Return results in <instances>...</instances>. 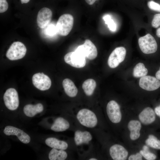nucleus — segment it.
I'll return each instance as SVG.
<instances>
[{
	"instance_id": "1",
	"label": "nucleus",
	"mask_w": 160,
	"mask_h": 160,
	"mask_svg": "<svg viewBox=\"0 0 160 160\" xmlns=\"http://www.w3.org/2000/svg\"><path fill=\"white\" fill-rule=\"evenodd\" d=\"M73 22V17L70 14H65L61 15L56 25L57 33L62 36L67 35L72 29Z\"/></svg>"
},
{
	"instance_id": "2",
	"label": "nucleus",
	"mask_w": 160,
	"mask_h": 160,
	"mask_svg": "<svg viewBox=\"0 0 160 160\" xmlns=\"http://www.w3.org/2000/svg\"><path fill=\"white\" fill-rule=\"evenodd\" d=\"M76 118L82 125L88 128H93L97 124V119L95 114L87 109L80 110L77 114Z\"/></svg>"
},
{
	"instance_id": "3",
	"label": "nucleus",
	"mask_w": 160,
	"mask_h": 160,
	"mask_svg": "<svg viewBox=\"0 0 160 160\" xmlns=\"http://www.w3.org/2000/svg\"><path fill=\"white\" fill-rule=\"evenodd\" d=\"M138 42L141 51L144 53H153L157 50V44L156 41L149 33L140 37L138 39Z\"/></svg>"
},
{
	"instance_id": "4",
	"label": "nucleus",
	"mask_w": 160,
	"mask_h": 160,
	"mask_svg": "<svg viewBox=\"0 0 160 160\" xmlns=\"http://www.w3.org/2000/svg\"><path fill=\"white\" fill-rule=\"evenodd\" d=\"M26 51V48L23 44L18 41L14 42L7 50L6 56L10 60H16L24 57Z\"/></svg>"
},
{
	"instance_id": "5",
	"label": "nucleus",
	"mask_w": 160,
	"mask_h": 160,
	"mask_svg": "<svg viewBox=\"0 0 160 160\" xmlns=\"http://www.w3.org/2000/svg\"><path fill=\"white\" fill-rule=\"evenodd\" d=\"M3 99L5 105L9 110L14 111L18 107V94L15 89L9 88L7 89L4 95Z\"/></svg>"
},
{
	"instance_id": "6",
	"label": "nucleus",
	"mask_w": 160,
	"mask_h": 160,
	"mask_svg": "<svg viewBox=\"0 0 160 160\" xmlns=\"http://www.w3.org/2000/svg\"><path fill=\"white\" fill-rule=\"evenodd\" d=\"M64 59L66 63L76 68L83 67L86 64L85 57L76 50L67 53L64 56Z\"/></svg>"
},
{
	"instance_id": "7",
	"label": "nucleus",
	"mask_w": 160,
	"mask_h": 160,
	"mask_svg": "<svg viewBox=\"0 0 160 160\" xmlns=\"http://www.w3.org/2000/svg\"><path fill=\"white\" fill-rule=\"evenodd\" d=\"M126 53L125 48L123 47L116 48L110 55L108 60V64L111 68L117 67L125 59Z\"/></svg>"
},
{
	"instance_id": "8",
	"label": "nucleus",
	"mask_w": 160,
	"mask_h": 160,
	"mask_svg": "<svg viewBox=\"0 0 160 160\" xmlns=\"http://www.w3.org/2000/svg\"><path fill=\"white\" fill-rule=\"evenodd\" d=\"M90 60L95 59L97 55V48L89 40L86 39L84 43L79 46L75 50Z\"/></svg>"
},
{
	"instance_id": "9",
	"label": "nucleus",
	"mask_w": 160,
	"mask_h": 160,
	"mask_svg": "<svg viewBox=\"0 0 160 160\" xmlns=\"http://www.w3.org/2000/svg\"><path fill=\"white\" fill-rule=\"evenodd\" d=\"M32 81L34 86L41 90H48L51 86L50 79L43 73H36L33 75Z\"/></svg>"
},
{
	"instance_id": "10",
	"label": "nucleus",
	"mask_w": 160,
	"mask_h": 160,
	"mask_svg": "<svg viewBox=\"0 0 160 160\" xmlns=\"http://www.w3.org/2000/svg\"><path fill=\"white\" fill-rule=\"evenodd\" d=\"M106 111L108 116L112 122L117 123L120 122L121 118V113L119 106L116 101L112 100L108 103Z\"/></svg>"
},
{
	"instance_id": "11",
	"label": "nucleus",
	"mask_w": 160,
	"mask_h": 160,
	"mask_svg": "<svg viewBox=\"0 0 160 160\" xmlns=\"http://www.w3.org/2000/svg\"><path fill=\"white\" fill-rule=\"evenodd\" d=\"M140 86L148 91L155 90L160 87V81L156 78L149 76H145L140 79Z\"/></svg>"
},
{
	"instance_id": "12",
	"label": "nucleus",
	"mask_w": 160,
	"mask_h": 160,
	"mask_svg": "<svg viewBox=\"0 0 160 160\" xmlns=\"http://www.w3.org/2000/svg\"><path fill=\"white\" fill-rule=\"evenodd\" d=\"M4 133L7 135L16 136L19 140L25 144L29 143L31 140L30 136L23 130L11 126H6L4 130Z\"/></svg>"
},
{
	"instance_id": "13",
	"label": "nucleus",
	"mask_w": 160,
	"mask_h": 160,
	"mask_svg": "<svg viewBox=\"0 0 160 160\" xmlns=\"http://www.w3.org/2000/svg\"><path fill=\"white\" fill-rule=\"evenodd\" d=\"M52 16L51 10L47 7L41 8L39 11L37 17L38 26L41 28L46 27L50 23Z\"/></svg>"
},
{
	"instance_id": "14",
	"label": "nucleus",
	"mask_w": 160,
	"mask_h": 160,
	"mask_svg": "<svg viewBox=\"0 0 160 160\" xmlns=\"http://www.w3.org/2000/svg\"><path fill=\"white\" fill-rule=\"evenodd\" d=\"M110 155L114 160H126L128 155L127 150L122 145L115 144L111 146L109 149Z\"/></svg>"
},
{
	"instance_id": "15",
	"label": "nucleus",
	"mask_w": 160,
	"mask_h": 160,
	"mask_svg": "<svg viewBox=\"0 0 160 160\" xmlns=\"http://www.w3.org/2000/svg\"><path fill=\"white\" fill-rule=\"evenodd\" d=\"M139 118L141 122L145 124H148L153 122L155 119V115L152 109L147 107L140 113Z\"/></svg>"
},
{
	"instance_id": "16",
	"label": "nucleus",
	"mask_w": 160,
	"mask_h": 160,
	"mask_svg": "<svg viewBox=\"0 0 160 160\" xmlns=\"http://www.w3.org/2000/svg\"><path fill=\"white\" fill-rule=\"evenodd\" d=\"M91 133L87 131H81L77 130L74 133V140L76 144L79 145L82 144H88L92 140Z\"/></svg>"
},
{
	"instance_id": "17",
	"label": "nucleus",
	"mask_w": 160,
	"mask_h": 160,
	"mask_svg": "<svg viewBox=\"0 0 160 160\" xmlns=\"http://www.w3.org/2000/svg\"><path fill=\"white\" fill-rule=\"evenodd\" d=\"M141 127V124L138 121L132 120L129 122L128 127L130 132V137L132 140H135L139 138Z\"/></svg>"
},
{
	"instance_id": "18",
	"label": "nucleus",
	"mask_w": 160,
	"mask_h": 160,
	"mask_svg": "<svg viewBox=\"0 0 160 160\" xmlns=\"http://www.w3.org/2000/svg\"><path fill=\"white\" fill-rule=\"evenodd\" d=\"M44 110L43 105L41 103L35 105L28 104L25 106L23 108V112L27 116L32 117L37 114L41 112Z\"/></svg>"
},
{
	"instance_id": "19",
	"label": "nucleus",
	"mask_w": 160,
	"mask_h": 160,
	"mask_svg": "<svg viewBox=\"0 0 160 160\" xmlns=\"http://www.w3.org/2000/svg\"><path fill=\"white\" fill-rule=\"evenodd\" d=\"M69 127V122L64 118L60 117L55 120L51 129L54 131L60 132L65 131Z\"/></svg>"
},
{
	"instance_id": "20",
	"label": "nucleus",
	"mask_w": 160,
	"mask_h": 160,
	"mask_svg": "<svg viewBox=\"0 0 160 160\" xmlns=\"http://www.w3.org/2000/svg\"><path fill=\"white\" fill-rule=\"evenodd\" d=\"M63 85L66 94L71 97H75L78 93V89L74 83L69 79H65L63 81Z\"/></svg>"
},
{
	"instance_id": "21",
	"label": "nucleus",
	"mask_w": 160,
	"mask_h": 160,
	"mask_svg": "<svg viewBox=\"0 0 160 160\" xmlns=\"http://www.w3.org/2000/svg\"><path fill=\"white\" fill-rule=\"evenodd\" d=\"M46 144L49 147L57 149L65 150L68 146L67 143L55 137H49L45 141Z\"/></svg>"
},
{
	"instance_id": "22",
	"label": "nucleus",
	"mask_w": 160,
	"mask_h": 160,
	"mask_svg": "<svg viewBox=\"0 0 160 160\" xmlns=\"http://www.w3.org/2000/svg\"><path fill=\"white\" fill-rule=\"evenodd\" d=\"M68 154L64 150L53 148L51 150L49 154L50 160H64L67 158Z\"/></svg>"
},
{
	"instance_id": "23",
	"label": "nucleus",
	"mask_w": 160,
	"mask_h": 160,
	"mask_svg": "<svg viewBox=\"0 0 160 160\" xmlns=\"http://www.w3.org/2000/svg\"><path fill=\"white\" fill-rule=\"evenodd\" d=\"M96 86L95 81L90 79L86 80L83 82L82 87L86 95L90 96L93 94Z\"/></svg>"
},
{
	"instance_id": "24",
	"label": "nucleus",
	"mask_w": 160,
	"mask_h": 160,
	"mask_svg": "<svg viewBox=\"0 0 160 160\" xmlns=\"http://www.w3.org/2000/svg\"><path fill=\"white\" fill-rule=\"evenodd\" d=\"M148 73L147 69L142 63H139L135 67L133 72L134 77L137 78L142 77L147 75Z\"/></svg>"
},
{
	"instance_id": "25",
	"label": "nucleus",
	"mask_w": 160,
	"mask_h": 160,
	"mask_svg": "<svg viewBox=\"0 0 160 160\" xmlns=\"http://www.w3.org/2000/svg\"><path fill=\"white\" fill-rule=\"evenodd\" d=\"M146 144L150 147L157 149H160V140L153 135H150L145 141Z\"/></svg>"
},
{
	"instance_id": "26",
	"label": "nucleus",
	"mask_w": 160,
	"mask_h": 160,
	"mask_svg": "<svg viewBox=\"0 0 160 160\" xmlns=\"http://www.w3.org/2000/svg\"><path fill=\"white\" fill-rule=\"evenodd\" d=\"M103 19L105 21V23L108 25L109 30L115 32L116 29V25L114 20L111 18V17L109 15H106L103 17Z\"/></svg>"
},
{
	"instance_id": "27",
	"label": "nucleus",
	"mask_w": 160,
	"mask_h": 160,
	"mask_svg": "<svg viewBox=\"0 0 160 160\" xmlns=\"http://www.w3.org/2000/svg\"><path fill=\"white\" fill-rule=\"evenodd\" d=\"M140 153L147 160H153L156 158V156L154 154L150 152L149 150H141L140 151Z\"/></svg>"
},
{
	"instance_id": "28",
	"label": "nucleus",
	"mask_w": 160,
	"mask_h": 160,
	"mask_svg": "<svg viewBox=\"0 0 160 160\" xmlns=\"http://www.w3.org/2000/svg\"><path fill=\"white\" fill-rule=\"evenodd\" d=\"M45 33L46 35L49 36H53L57 33L56 25H49L47 26Z\"/></svg>"
},
{
	"instance_id": "29",
	"label": "nucleus",
	"mask_w": 160,
	"mask_h": 160,
	"mask_svg": "<svg viewBox=\"0 0 160 160\" xmlns=\"http://www.w3.org/2000/svg\"><path fill=\"white\" fill-rule=\"evenodd\" d=\"M147 5L151 10L160 12V4L159 3L151 0L148 2Z\"/></svg>"
},
{
	"instance_id": "30",
	"label": "nucleus",
	"mask_w": 160,
	"mask_h": 160,
	"mask_svg": "<svg viewBox=\"0 0 160 160\" xmlns=\"http://www.w3.org/2000/svg\"><path fill=\"white\" fill-rule=\"evenodd\" d=\"M151 25L153 27L155 28L160 26V13L156 14L154 16Z\"/></svg>"
},
{
	"instance_id": "31",
	"label": "nucleus",
	"mask_w": 160,
	"mask_h": 160,
	"mask_svg": "<svg viewBox=\"0 0 160 160\" xmlns=\"http://www.w3.org/2000/svg\"><path fill=\"white\" fill-rule=\"evenodd\" d=\"M8 7V3L6 0H0V12H6Z\"/></svg>"
},
{
	"instance_id": "32",
	"label": "nucleus",
	"mask_w": 160,
	"mask_h": 160,
	"mask_svg": "<svg viewBox=\"0 0 160 160\" xmlns=\"http://www.w3.org/2000/svg\"><path fill=\"white\" fill-rule=\"evenodd\" d=\"M142 155L140 153H137L135 155H131L129 158V160H141Z\"/></svg>"
},
{
	"instance_id": "33",
	"label": "nucleus",
	"mask_w": 160,
	"mask_h": 160,
	"mask_svg": "<svg viewBox=\"0 0 160 160\" xmlns=\"http://www.w3.org/2000/svg\"><path fill=\"white\" fill-rule=\"evenodd\" d=\"M155 111L156 114L160 117V105L155 108Z\"/></svg>"
},
{
	"instance_id": "34",
	"label": "nucleus",
	"mask_w": 160,
	"mask_h": 160,
	"mask_svg": "<svg viewBox=\"0 0 160 160\" xmlns=\"http://www.w3.org/2000/svg\"><path fill=\"white\" fill-rule=\"evenodd\" d=\"M156 77L158 79L160 80V67L159 70L156 73Z\"/></svg>"
},
{
	"instance_id": "35",
	"label": "nucleus",
	"mask_w": 160,
	"mask_h": 160,
	"mask_svg": "<svg viewBox=\"0 0 160 160\" xmlns=\"http://www.w3.org/2000/svg\"><path fill=\"white\" fill-rule=\"evenodd\" d=\"M156 35L158 37L160 38V27L158 28L156 30Z\"/></svg>"
},
{
	"instance_id": "36",
	"label": "nucleus",
	"mask_w": 160,
	"mask_h": 160,
	"mask_svg": "<svg viewBox=\"0 0 160 160\" xmlns=\"http://www.w3.org/2000/svg\"><path fill=\"white\" fill-rule=\"evenodd\" d=\"M30 0H20V1L22 4H26L28 3Z\"/></svg>"
},
{
	"instance_id": "37",
	"label": "nucleus",
	"mask_w": 160,
	"mask_h": 160,
	"mask_svg": "<svg viewBox=\"0 0 160 160\" xmlns=\"http://www.w3.org/2000/svg\"><path fill=\"white\" fill-rule=\"evenodd\" d=\"M143 150H149V148L148 146L146 145H144L143 147Z\"/></svg>"
},
{
	"instance_id": "38",
	"label": "nucleus",
	"mask_w": 160,
	"mask_h": 160,
	"mask_svg": "<svg viewBox=\"0 0 160 160\" xmlns=\"http://www.w3.org/2000/svg\"><path fill=\"white\" fill-rule=\"evenodd\" d=\"M89 160H97V159L95 158H92L89 159Z\"/></svg>"
}]
</instances>
